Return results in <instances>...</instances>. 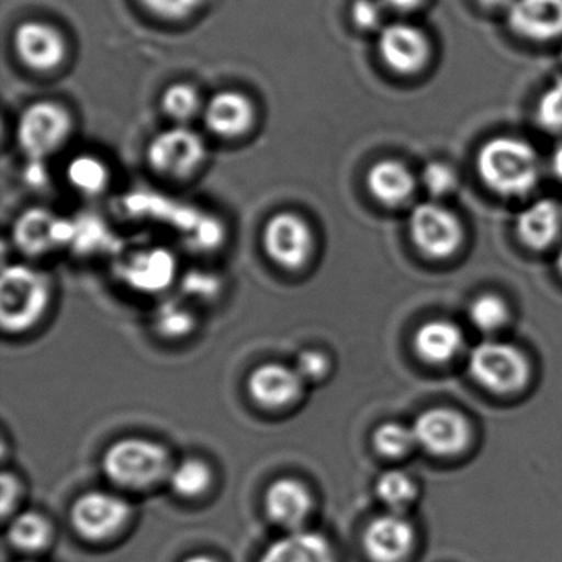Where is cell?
Wrapping results in <instances>:
<instances>
[{
  "label": "cell",
  "mask_w": 562,
  "mask_h": 562,
  "mask_svg": "<svg viewBox=\"0 0 562 562\" xmlns=\"http://www.w3.org/2000/svg\"><path fill=\"white\" fill-rule=\"evenodd\" d=\"M384 4L390 5L394 11L409 12L419 8L424 0H383Z\"/></svg>",
  "instance_id": "cell-38"
},
{
  "label": "cell",
  "mask_w": 562,
  "mask_h": 562,
  "mask_svg": "<svg viewBox=\"0 0 562 562\" xmlns=\"http://www.w3.org/2000/svg\"><path fill=\"white\" fill-rule=\"evenodd\" d=\"M8 538L19 551L38 552L54 539V525L44 513L29 509L12 516Z\"/></svg>",
  "instance_id": "cell-23"
},
{
  "label": "cell",
  "mask_w": 562,
  "mask_h": 562,
  "mask_svg": "<svg viewBox=\"0 0 562 562\" xmlns=\"http://www.w3.org/2000/svg\"><path fill=\"white\" fill-rule=\"evenodd\" d=\"M67 239L64 223L45 210H32L19 220L15 241L32 256L44 255Z\"/></svg>",
  "instance_id": "cell-21"
},
{
  "label": "cell",
  "mask_w": 562,
  "mask_h": 562,
  "mask_svg": "<svg viewBox=\"0 0 562 562\" xmlns=\"http://www.w3.org/2000/svg\"><path fill=\"white\" fill-rule=\"evenodd\" d=\"M479 2L483 8L492 9V11H499V9L508 11L515 0H479Z\"/></svg>",
  "instance_id": "cell-40"
},
{
  "label": "cell",
  "mask_w": 562,
  "mask_h": 562,
  "mask_svg": "<svg viewBox=\"0 0 562 562\" xmlns=\"http://www.w3.org/2000/svg\"><path fill=\"white\" fill-rule=\"evenodd\" d=\"M183 562H216L215 559L210 558V555L205 554H196L192 555V558L186 559Z\"/></svg>",
  "instance_id": "cell-41"
},
{
  "label": "cell",
  "mask_w": 562,
  "mask_h": 562,
  "mask_svg": "<svg viewBox=\"0 0 562 562\" xmlns=\"http://www.w3.org/2000/svg\"><path fill=\"white\" fill-rule=\"evenodd\" d=\"M463 335L452 322L430 321L417 330L414 347L430 363H446L462 348Z\"/></svg>",
  "instance_id": "cell-22"
},
{
  "label": "cell",
  "mask_w": 562,
  "mask_h": 562,
  "mask_svg": "<svg viewBox=\"0 0 562 562\" xmlns=\"http://www.w3.org/2000/svg\"><path fill=\"white\" fill-rule=\"evenodd\" d=\"M0 485H2L0 513H2V518L8 519L9 516H14L12 513L18 509L19 502H21L22 482L15 473L4 472L0 479Z\"/></svg>",
  "instance_id": "cell-37"
},
{
  "label": "cell",
  "mask_w": 562,
  "mask_h": 562,
  "mask_svg": "<svg viewBox=\"0 0 562 562\" xmlns=\"http://www.w3.org/2000/svg\"><path fill=\"white\" fill-rule=\"evenodd\" d=\"M206 130L223 139H236L249 133L256 121L252 101L241 91L223 90L203 106Z\"/></svg>",
  "instance_id": "cell-15"
},
{
  "label": "cell",
  "mask_w": 562,
  "mask_h": 562,
  "mask_svg": "<svg viewBox=\"0 0 562 562\" xmlns=\"http://www.w3.org/2000/svg\"><path fill=\"white\" fill-rule=\"evenodd\" d=\"M378 54L390 70L400 75H413L426 65L429 42L419 29L396 22L381 29Z\"/></svg>",
  "instance_id": "cell-12"
},
{
  "label": "cell",
  "mask_w": 562,
  "mask_h": 562,
  "mask_svg": "<svg viewBox=\"0 0 562 562\" xmlns=\"http://www.w3.org/2000/svg\"><path fill=\"white\" fill-rule=\"evenodd\" d=\"M14 48L19 60L38 74L61 67L68 55L64 34L47 22L29 21L14 32Z\"/></svg>",
  "instance_id": "cell-10"
},
{
  "label": "cell",
  "mask_w": 562,
  "mask_h": 562,
  "mask_svg": "<svg viewBox=\"0 0 562 562\" xmlns=\"http://www.w3.org/2000/svg\"><path fill=\"white\" fill-rule=\"evenodd\" d=\"M561 57H562V50H561Z\"/></svg>",
  "instance_id": "cell-43"
},
{
  "label": "cell",
  "mask_w": 562,
  "mask_h": 562,
  "mask_svg": "<svg viewBox=\"0 0 562 562\" xmlns=\"http://www.w3.org/2000/svg\"><path fill=\"white\" fill-rule=\"evenodd\" d=\"M262 245L266 255L276 266L288 271H299L314 255V229L297 213L279 212L266 223Z\"/></svg>",
  "instance_id": "cell-8"
},
{
  "label": "cell",
  "mask_w": 562,
  "mask_h": 562,
  "mask_svg": "<svg viewBox=\"0 0 562 562\" xmlns=\"http://www.w3.org/2000/svg\"><path fill=\"white\" fill-rule=\"evenodd\" d=\"M305 384L294 367L271 361L259 364L249 374L248 393L258 406L282 411L301 400Z\"/></svg>",
  "instance_id": "cell-11"
},
{
  "label": "cell",
  "mask_w": 562,
  "mask_h": 562,
  "mask_svg": "<svg viewBox=\"0 0 562 562\" xmlns=\"http://www.w3.org/2000/svg\"><path fill=\"white\" fill-rule=\"evenodd\" d=\"M202 98L199 90L189 83H173L164 91L160 108L170 120L189 123L199 113H203Z\"/></svg>",
  "instance_id": "cell-27"
},
{
  "label": "cell",
  "mask_w": 562,
  "mask_h": 562,
  "mask_svg": "<svg viewBox=\"0 0 562 562\" xmlns=\"http://www.w3.org/2000/svg\"><path fill=\"white\" fill-rule=\"evenodd\" d=\"M416 442L437 456L460 452L470 439V427L457 411L437 407L417 417L413 426Z\"/></svg>",
  "instance_id": "cell-13"
},
{
  "label": "cell",
  "mask_w": 562,
  "mask_h": 562,
  "mask_svg": "<svg viewBox=\"0 0 562 562\" xmlns=\"http://www.w3.org/2000/svg\"><path fill=\"white\" fill-rule=\"evenodd\" d=\"M52 279L25 265L5 266L0 284V321L5 334L32 330L52 304Z\"/></svg>",
  "instance_id": "cell-3"
},
{
  "label": "cell",
  "mask_w": 562,
  "mask_h": 562,
  "mask_svg": "<svg viewBox=\"0 0 562 562\" xmlns=\"http://www.w3.org/2000/svg\"><path fill=\"white\" fill-rule=\"evenodd\" d=\"M409 232L417 248L432 258H447L462 243L459 218L439 203L426 202L414 206Z\"/></svg>",
  "instance_id": "cell-9"
},
{
  "label": "cell",
  "mask_w": 562,
  "mask_h": 562,
  "mask_svg": "<svg viewBox=\"0 0 562 562\" xmlns=\"http://www.w3.org/2000/svg\"><path fill=\"white\" fill-rule=\"evenodd\" d=\"M376 493L391 512L401 513L416 496V486L406 473L390 470L378 479Z\"/></svg>",
  "instance_id": "cell-28"
},
{
  "label": "cell",
  "mask_w": 562,
  "mask_h": 562,
  "mask_svg": "<svg viewBox=\"0 0 562 562\" xmlns=\"http://www.w3.org/2000/svg\"><path fill=\"white\" fill-rule=\"evenodd\" d=\"M213 483V470L205 460L189 457L173 463L169 476L170 488L183 499L202 498L210 492Z\"/></svg>",
  "instance_id": "cell-25"
},
{
  "label": "cell",
  "mask_w": 562,
  "mask_h": 562,
  "mask_svg": "<svg viewBox=\"0 0 562 562\" xmlns=\"http://www.w3.org/2000/svg\"><path fill=\"white\" fill-rule=\"evenodd\" d=\"M414 541V529L401 513L378 516L364 529L363 546L374 562H400Z\"/></svg>",
  "instance_id": "cell-17"
},
{
  "label": "cell",
  "mask_w": 562,
  "mask_h": 562,
  "mask_svg": "<svg viewBox=\"0 0 562 562\" xmlns=\"http://www.w3.org/2000/svg\"><path fill=\"white\" fill-rule=\"evenodd\" d=\"M294 368L305 383H321L330 373V358L324 351L311 348L297 355Z\"/></svg>",
  "instance_id": "cell-35"
},
{
  "label": "cell",
  "mask_w": 562,
  "mask_h": 562,
  "mask_svg": "<svg viewBox=\"0 0 562 562\" xmlns=\"http://www.w3.org/2000/svg\"><path fill=\"white\" fill-rule=\"evenodd\" d=\"M203 137L189 127L177 126L157 134L147 146V164L154 172L170 179L193 176L206 160Z\"/></svg>",
  "instance_id": "cell-6"
},
{
  "label": "cell",
  "mask_w": 562,
  "mask_h": 562,
  "mask_svg": "<svg viewBox=\"0 0 562 562\" xmlns=\"http://www.w3.org/2000/svg\"><path fill=\"white\" fill-rule=\"evenodd\" d=\"M536 120L548 133H562V77H559L539 98Z\"/></svg>",
  "instance_id": "cell-32"
},
{
  "label": "cell",
  "mask_w": 562,
  "mask_h": 562,
  "mask_svg": "<svg viewBox=\"0 0 562 562\" xmlns=\"http://www.w3.org/2000/svg\"><path fill=\"white\" fill-rule=\"evenodd\" d=\"M373 443L384 457H401L416 446L413 427L400 423L381 424L373 434Z\"/></svg>",
  "instance_id": "cell-29"
},
{
  "label": "cell",
  "mask_w": 562,
  "mask_h": 562,
  "mask_svg": "<svg viewBox=\"0 0 562 562\" xmlns=\"http://www.w3.org/2000/svg\"><path fill=\"white\" fill-rule=\"evenodd\" d=\"M104 476L117 488L149 492L169 482L173 460L167 447L146 437H124L103 456Z\"/></svg>",
  "instance_id": "cell-1"
},
{
  "label": "cell",
  "mask_w": 562,
  "mask_h": 562,
  "mask_svg": "<svg viewBox=\"0 0 562 562\" xmlns=\"http://www.w3.org/2000/svg\"><path fill=\"white\" fill-rule=\"evenodd\" d=\"M67 179L78 192L85 195H100L110 183V169L97 156L83 154L68 164Z\"/></svg>",
  "instance_id": "cell-26"
},
{
  "label": "cell",
  "mask_w": 562,
  "mask_h": 562,
  "mask_svg": "<svg viewBox=\"0 0 562 562\" xmlns=\"http://www.w3.org/2000/svg\"><path fill=\"white\" fill-rule=\"evenodd\" d=\"M558 268H559V271L562 272V248H561V251H559V255H558Z\"/></svg>",
  "instance_id": "cell-42"
},
{
  "label": "cell",
  "mask_w": 562,
  "mask_h": 562,
  "mask_svg": "<svg viewBox=\"0 0 562 562\" xmlns=\"http://www.w3.org/2000/svg\"><path fill=\"white\" fill-rule=\"evenodd\" d=\"M259 562H335V555L324 535L299 529L276 539Z\"/></svg>",
  "instance_id": "cell-18"
},
{
  "label": "cell",
  "mask_w": 562,
  "mask_h": 562,
  "mask_svg": "<svg viewBox=\"0 0 562 562\" xmlns=\"http://www.w3.org/2000/svg\"><path fill=\"white\" fill-rule=\"evenodd\" d=\"M157 331L167 338H183L195 328V317L179 304L164 305L156 315Z\"/></svg>",
  "instance_id": "cell-31"
},
{
  "label": "cell",
  "mask_w": 562,
  "mask_h": 562,
  "mask_svg": "<svg viewBox=\"0 0 562 562\" xmlns=\"http://www.w3.org/2000/svg\"><path fill=\"white\" fill-rule=\"evenodd\" d=\"M173 278V259L169 252L157 249V251L146 252L137 256L126 268L124 279L130 281L131 285L146 291H157L164 285L169 284Z\"/></svg>",
  "instance_id": "cell-24"
},
{
  "label": "cell",
  "mask_w": 562,
  "mask_h": 562,
  "mask_svg": "<svg viewBox=\"0 0 562 562\" xmlns=\"http://www.w3.org/2000/svg\"><path fill=\"white\" fill-rule=\"evenodd\" d=\"M476 172L498 195L522 196L538 186L541 164L536 150L525 140L495 137L480 147Z\"/></svg>",
  "instance_id": "cell-2"
},
{
  "label": "cell",
  "mask_w": 562,
  "mask_h": 562,
  "mask_svg": "<svg viewBox=\"0 0 562 562\" xmlns=\"http://www.w3.org/2000/svg\"><path fill=\"white\" fill-rule=\"evenodd\" d=\"M508 318V308L505 302L496 295L485 294L470 305V321L482 331H495Z\"/></svg>",
  "instance_id": "cell-30"
},
{
  "label": "cell",
  "mask_w": 562,
  "mask_h": 562,
  "mask_svg": "<svg viewBox=\"0 0 562 562\" xmlns=\"http://www.w3.org/2000/svg\"><path fill=\"white\" fill-rule=\"evenodd\" d=\"M549 167H551V172L554 173L558 179L562 180V143L558 144L554 150H552Z\"/></svg>",
  "instance_id": "cell-39"
},
{
  "label": "cell",
  "mask_w": 562,
  "mask_h": 562,
  "mask_svg": "<svg viewBox=\"0 0 562 562\" xmlns=\"http://www.w3.org/2000/svg\"><path fill=\"white\" fill-rule=\"evenodd\" d=\"M473 380L495 393H513L528 380V361L525 355L505 341H483L469 357Z\"/></svg>",
  "instance_id": "cell-7"
},
{
  "label": "cell",
  "mask_w": 562,
  "mask_h": 562,
  "mask_svg": "<svg viewBox=\"0 0 562 562\" xmlns=\"http://www.w3.org/2000/svg\"><path fill=\"white\" fill-rule=\"evenodd\" d=\"M561 232L562 206L552 200L531 203L516 218V233L529 248H546L558 239Z\"/></svg>",
  "instance_id": "cell-19"
},
{
  "label": "cell",
  "mask_w": 562,
  "mask_h": 562,
  "mask_svg": "<svg viewBox=\"0 0 562 562\" xmlns=\"http://www.w3.org/2000/svg\"><path fill=\"white\" fill-rule=\"evenodd\" d=\"M353 24L361 31H376L383 22V9L376 0H355L351 8Z\"/></svg>",
  "instance_id": "cell-36"
},
{
  "label": "cell",
  "mask_w": 562,
  "mask_h": 562,
  "mask_svg": "<svg viewBox=\"0 0 562 562\" xmlns=\"http://www.w3.org/2000/svg\"><path fill=\"white\" fill-rule=\"evenodd\" d=\"M74 130L70 111L55 101H37L25 108L18 121V143L31 159L57 153Z\"/></svg>",
  "instance_id": "cell-4"
},
{
  "label": "cell",
  "mask_w": 562,
  "mask_h": 562,
  "mask_svg": "<svg viewBox=\"0 0 562 562\" xmlns=\"http://www.w3.org/2000/svg\"><path fill=\"white\" fill-rule=\"evenodd\" d=\"M420 183L434 196H443L453 192L457 187V176L452 167L442 162H429L420 172Z\"/></svg>",
  "instance_id": "cell-34"
},
{
  "label": "cell",
  "mask_w": 562,
  "mask_h": 562,
  "mask_svg": "<svg viewBox=\"0 0 562 562\" xmlns=\"http://www.w3.org/2000/svg\"><path fill=\"white\" fill-rule=\"evenodd\" d=\"M140 5L162 21L180 22L192 18L203 0H139Z\"/></svg>",
  "instance_id": "cell-33"
},
{
  "label": "cell",
  "mask_w": 562,
  "mask_h": 562,
  "mask_svg": "<svg viewBox=\"0 0 562 562\" xmlns=\"http://www.w3.org/2000/svg\"><path fill=\"white\" fill-rule=\"evenodd\" d=\"M516 35L532 42H548L562 35V0H515L506 11Z\"/></svg>",
  "instance_id": "cell-16"
},
{
  "label": "cell",
  "mask_w": 562,
  "mask_h": 562,
  "mask_svg": "<svg viewBox=\"0 0 562 562\" xmlns=\"http://www.w3.org/2000/svg\"><path fill=\"white\" fill-rule=\"evenodd\" d=\"M315 499L301 480L282 476L269 485L265 496V509L274 525L291 531L304 529L314 513Z\"/></svg>",
  "instance_id": "cell-14"
},
{
  "label": "cell",
  "mask_w": 562,
  "mask_h": 562,
  "mask_svg": "<svg viewBox=\"0 0 562 562\" xmlns=\"http://www.w3.org/2000/svg\"><path fill=\"white\" fill-rule=\"evenodd\" d=\"M134 508L124 496L104 490H91L75 499L70 521L75 531L91 542H103L126 528Z\"/></svg>",
  "instance_id": "cell-5"
},
{
  "label": "cell",
  "mask_w": 562,
  "mask_h": 562,
  "mask_svg": "<svg viewBox=\"0 0 562 562\" xmlns=\"http://www.w3.org/2000/svg\"><path fill=\"white\" fill-rule=\"evenodd\" d=\"M367 187L378 202L386 206H400L413 196L416 180L404 164L384 159L368 170Z\"/></svg>",
  "instance_id": "cell-20"
}]
</instances>
